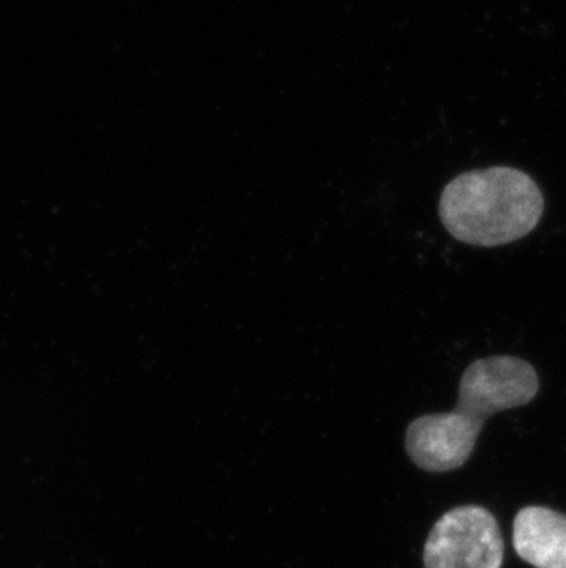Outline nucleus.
Listing matches in <instances>:
<instances>
[{"mask_svg": "<svg viewBox=\"0 0 566 568\" xmlns=\"http://www.w3.org/2000/svg\"><path fill=\"white\" fill-rule=\"evenodd\" d=\"M545 197L528 173L508 166L465 172L439 197V220L451 236L475 247H501L539 225Z\"/></svg>", "mask_w": 566, "mask_h": 568, "instance_id": "f03ea898", "label": "nucleus"}, {"mask_svg": "<svg viewBox=\"0 0 566 568\" xmlns=\"http://www.w3.org/2000/svg\"><path fill=\"white\" fill-rule=\"evenodd\" d=\"M513 548L535 568H566V515L526 506L513 520Z\"/></svg>", "mask_w": 566, "mask_h": 568, "instance_id": "20e7f679", "label": "nucleus"}, {"mask_svg": "<svg viewBox=\"0 0 566 568\" xmlns=\"http://www.w3.org/2000/svg\"><path fill=\"white\" fill-rule=\"evenodd\" d=\"M425 568H503L504 539L495 515L467 505L442 515L423 548Z\"/></svg>", "mask_w": 566, "mask_h": 568, "instance_id": "7ed1b4c3", "label": "nucleus"}, {"mask_svg": "<svg viewBox=\"0 0 566 568\" xmlns=\"http://www.w3.org/2000/svg\"><path fill=\"white\" fill-rule=\"evenodd\" d=\"M539 392V376L528 361L493 355L465 368L459 379L458 405L451 413L414 419L405 449L420 469L449 473L459 469L475 450L482 427L495 414L524 407Z\"/></svg>", "mask_w": 566, "mask_h": 568, "instance_id": "f257e3e1", "label": "nucleus"}]
</instances>
